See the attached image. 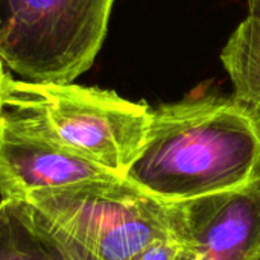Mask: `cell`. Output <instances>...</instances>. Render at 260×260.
Returning a JSON list of instances; mask_svg holds the SVG:
<instances>
[{"label": "cell", "mask_w": 260, "mask_h": 260, "mask_svg": "<svg viewBox=\"0 0 260 260\" xmlns=\"http://www.w3.org/2000/svg\"><path fill=\"white\" fill-rule=\"evenodd\" d=\"M260 177V111L197 96L152 108L145 145L125 180L163 203L242 187Z\"/></svg>", "instance_id": "obj_1"}, {"label": "cell", "mask_w": 260, "mask_h": 260, "mask_svg": "<svg viewBox=\"0 0 260 260\" xmlns=\"http://www.w3.org/2000/svg\"><path fill=\"white\" fill-rule=\"evenodd\" d=\"M5 105L21 129L122 178L145 145L152 113L111 90L12 76Z\"/></svg>", "instance_id": "obj_2"}, {"label": "cell", "mask_w": 260, "mask_h": 260, "mask_svg": "<svg viewBox=\"0 0 260 260\" xmlns=\"http://www.w3.org/2000/svg\"><path fill=\"white\" fill-rule=\"evenodd\" d=\"M114 0H0V58L27 82L69 84L87 72Z\"/></svg>", "instance_id": "obj_3"}, {"label": "cell", "mask_w": 260, "mask_h": 260, "mask_svg": "<svg viewBox=\"0 0 260 260\" xmlns=\"http://www.w3.org/2000/svg\"><path fill=\"white\" fill-rule=\"evenodd\" d=\"M99 260H137L172 236L171 204L125 178L84 181L24 197Z\"/></svg>", "instance_id": "obj_4"}, {"label": "cell", "mask_w": 260, "mask_h": 260, "mask_svg": "<svg viewBox=\"0 0 260 260\" xmlns=\"http://www.w3.org/2000/svg\"><path fill=\"white\" fill-rule=\"evenodd\" d=\"M174 260H256L260 253V177L225 192L169 203Z\"/></svg>", "instance_id": "obj_5"}, {"label": "cell", "mask_w": 260, "mask_h": 260, "mask_svg": "<svg viewBox=\"0 0 260 260\" xmlns=\"http://www.w3.org/2000/svg\"><path fill=\"white\" fill-rule=\"evenodd\" d=\"M117 175L29 134L5 116L0 145V201ZM122 178V177H120Z\"/></svg>", "instance_id": "obj_6"}, {"label": "cell", "mask_w": 260, "mask_h": 260, "mask_svg": "<svg viewBox=\"0 0 260 260\" xmlns=\"http://www.w3.org/2000/svg\"><path fill=\"white\" fill-rule=\"evenodd\" d=\"M0 260H99L24 198L0 201Z\"/></svg>", "instance_id": "obj_7"}, {"label": "cell", "mask_w": 260, "mask_h": 260, "mask_svg": "<svg viewBox=\"0 0 260 260\" xmlns=\"http://www.w3.org/2000/svg\"><path fill=\"white\" fill-rule=\"evenodd\" d=\"M233 98L257 110L260 104V0H248V14L221 52Z\"/></svg>", "instance_id": "obj_8"}, {"label": "cell", "mask_w": 260, "mask_h": 260, "mask_svg": "<svg viewBox=\"0 0 260 260\" xmlns=\"http://www.w3.org/2000/svg\"><path fill=\"white\" fill-rule=\"evenodd\" d=\"M178 251V241L174 236L166 239H160L154 242L151 247L137 260H174Z\"/></svg>", "instance_id": "obj_9"}, {"label": "cell", "mask_w": 260, "mask_h": 260, "mask_svg": "<svg viewBox=\"0 0 260 260\" xmlns=\"http://www.w3.org/2000/svg\"><path fill=\"white\" fill-rule=\"evenodd\" d=\"M11 78L9 70L6 69L3 59L0 58V145L3 139V126H5V113H6V105H5V96H6V85L8 79Z\"/></svg>", "instance_id": "obj_10"}, {"label": "cell", "mask_w": 260, "mask_h": 260, "mask_svg": "<svg viewBox=\"0 0 260 260\" xmlns=\"http://www.w3.org/2000/svg\"><path fill=\"white\" fill-rule=\"evenodd\" d=\"M256 260H260V253H259V254H257V257H256Z\"/></svg>", "instance_id": "obj_11"}, {"label": "cell", "mask_w": 260, "mask_h": 260, "mask_svg": "<svg viewBox=\"0 0 260 260\" xmlns=\"http://www.w3.org/2000/svg\"><path fill=\"white\" fill-rule=\"evenodd\" d=\"M257 111H260V104H259V105H257Z\"/></svg>", "instance_id": "obj_12"}]
</instances>
